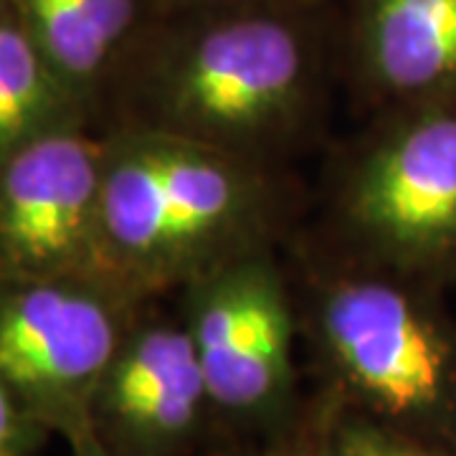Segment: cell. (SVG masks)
I'll return each mask as SVG.
<instances>
[{
    "mask_svg": "<svg viewBox=\"0 0 456 456\" xmlns=\"http://www.w3.org/2000/svg\"><path fill=\"white\" fill-rule=\"evenodd\" d=\"M51 436L49 424L0 378V456H41Z\"/></svg>",
    "mask_w": 456,
    "mask_h": 456,
    "instance_id": "4fadbf2b",
    "label": "cell"
},
{
    "mask_svg": "<svg viewBox=\"0 0 456 456\" xmlns=\"http://www.w3.org/2000/svg\"><path fill=\"white\" fill-rule=\"evenodd\" d=\"M140 307L92 279H0V378L69 439Z\"/></svg>",
    "mask_w": 456,
    "mask_h": 456,
    "instance_id": "8992f818",
    "label": "cell"
},
{
    "mask_svg": "<svg viewBox=\"0 0 456 456\" xmlns=\"http://www.w3.org/2000/svg\"><path fill=\"white\" fill-rule=\"evenodd\" d=\"M117 456H196L224 444L196 345L178 312L147 302L132 317L89 406Z\"/></svg>",
    "mask_w": 456,
    "mask_h": 456,
    "instance_id": "ba28073f",
    "label": "cell"
},
{
    "mask_svg": "<svg viewBox=\"0 0 456 456\" xmlns=\"http://www.w3.org/2000/svg\"><path fill=\"white\" fill-rule=\"evenodd\" d=\"M322 3L163 11L117 71L99 127L191 140L287 167L322 132L332 53Z\"/></svg>",
    "mask_w": 456,
    "mask_h": 456,
    "instance_id": "6da1fadb",
    "label": "cell"
},
{
    "mask_svg": "<svg viewBox=\"0 0 456 456\" xmlns=\"http://www.w3.org/2000/svg\"><path fill=\"white\" fill-rule=\"evenodd\" d=\"M102 170L99 127L53 132L0 160V279H92L119 289L102 236Z\"/></svg>",
    "mask_w": 456,
    "mask_h": 456,
    "instance_id": "52a82bcc",
    "label": "cell"
},
{
    "mask_svg": "<svg viewBox=\"0 0 456 456\" xmlns=\"http://www.w3.org/2000/svg\"><path fill=\"white\" fill-rule=\"evenodd\" d=\"M310 401L325 456H454L449 449L342 406L325 393L317 391Z\"/></svg>",
    "mask_w": 456,
    "mask_h": 456,
    "instance_id": "7c38bea8",
    "label": "cell"
},
{
    "mask_svg": "<svg viewBox=\"0 0 456 456\" xmlns=\"http://www.w3.org/2000/svg\"><path fill=\"white\" fill-rule=\"evenodd\" d=\"M299 340L320 393L456 454V314L446 292L302 244Z\"/></svg>",
    "mask_w": 456,
    "mask_h": 456,
    "instance_id": "3957f363",
    "label": "cell"
},
{
    "mask_svg": "<svg viewBox=\"0 0 456 456\" xmlns=\"http://www.w3.org/2000/svg\"><path fill=\"white\" fill-rule=\"evenodd\" d=\"M330 259L456 287V102L370 114L322 185L320 233Z\"/></svg>",
    "mask_w": 456,
    "mask_h": 456,
    "instance_id": "277c9868",
    "label": "cell"
},
{
    "mask_svg": "<svg viewBox=\"0 0 456 456\" xmlns=\"http://www.w3.org/2000/svg\"><path fill=\"white\" fill-rule=\"evenodd\" d=\"M158 11H185L206 5H239V3H322V0H155Z\"/></svg>",
    "mask_w": 456,
    "mask_h": 456,
    "instance_id": "2e32d148",
    "label": "cell"
},
{
    "mask_svg": "<svg viewBox=\"0 0 456 456\" xmlns=\"http://www.w3.org/2000/svg\"><path fill=\"white\" fill-rule=\"evenodd\" d=\"M342 66L370 114L456 102V0H353Z\"/></svg>",
    "mask_w": 456,
    "mask_h": 456,
    "instance_id": "9c48e42d",
    "label": "cell"
},
{
    "mask_svg": "<svg viewBox=\"0 0 456 456\" xmlns=\"http://www.w3.org/2000/svg\"><path fill=\"white\" fill-rule=\"evenodd\" d=\"M213 456H325L320 446V434H317V421L312 401L307 398V408L302 419L284 434L272 436V439L259 441H236V444H224L213 449Z\"/></svg>",
    "mask_w": 456,
    "mask_h": 456,
    "instance_id": "5bb4252c",
    "label": "cell"
},
{
    "mask_svg": "<svg viewBox=\"0 0 456 456\" xmlns=\"http://www.w3.org/2000/svg\"><path fill=\"white\" fill-rule=\"evenodd\" d=\"M64 441L69 444L71 456H117L94 436L92 426H84V428H79L77 434H71V436Z\"/></svg>",
    "mask_w": 456,
    "mask_h": 456,
    "instance_id": "9a60e30c",
    "label": "cell"
},
{
    "mask_svg": "<svg viewBox=\"0 0 456 456\" xmlns=\"http://www.w3.org/2000/svg\"><path fill=\"white\" fill-rule=\"evenodd\" d=\"M454 456H456V454H454Z\"/></svg>",
    "mask_w": 456,
    "mask_h": 456,
    "instance_id": "ac0fdd59",
    "label": "cell"
},
{
    "mask_svg": "<svg viewBox=\"0 0 456 456\" xmlns=\"http://www.w3.org/2000/svg\"><path fill=\"white\" fill-rule=\"evenodd\" d=\"M178 314L196 345L224 444L272 439L302 419L299 314L279 248L188 281L178 292Z\"/></svg>",
    "mask_w": 456,
    "mask_h": 456,
    "instance_id": "5b68a950",
    "label": "cell"
},
{
    "mask_svg": "<svg viewBox=\"0 0 456 456\" xmlns=\"http://www.w3.org/2000/svg\"><path fill=\"white\" fill-rule=\"evenodd\" d=\"M11 11L97 125L117 71L160 13L155 0H11Z\"/></svg>",
    "mask_w": 456,
    "mask_h": 456,
    "instance_id": "30bf717a",
    "label": "cell"
},
{
    "mask_svg": "<svg viewBox=\"0 0 456 456\" xmlns=\"http://www.w3.org/2000/svg\"><path fill=\"white\" fill-rule=\"evenodd\" d=\"M71 127L99 125L23 31L13 11L0 16V160Z\"/></svg>",
    "mask_w": 456,
    "mask_h": 456,
    "instance_id": "8fae6325",
    "label": "cell"
},
{
    "mask_svg": "<svg viewBox=\"0 0 456 456\" xmlns=\"http://www.w3.org/2000/svg\"><path fill=\"white\" fill-rule=\"evenodd\" d=\"M294 213L287 167L160 132L104 130L102 236L114 281L134 302H160L228 261L287 248Z\"/></svg>",
    "mask_w": 456,
    "mask_h": 456,
    "instance_id": "7a4b0ae2",
    "label": "cell"
},
{
    "mask_svg": "<svg viewBox=\"0 0 456 456\" xmlns=\"http://www.w3.org/2000/svg\"><path fill=\"white\" fill-rule=\"evenodd\" d=\"M11 13V0H0V16Z\"/></svg>",
    "mask_w": 456,
    "mask_h": 456,
    "instance_id": "e0dca14e",
    "label": "cell"
}]
</instances>
